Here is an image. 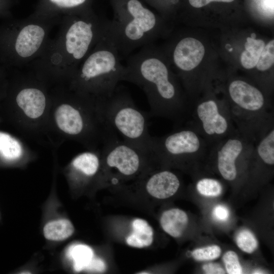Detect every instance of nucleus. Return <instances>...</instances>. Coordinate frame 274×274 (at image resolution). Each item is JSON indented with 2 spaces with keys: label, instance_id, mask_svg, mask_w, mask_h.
<instances>
[{
  "label": "nucleus",
  "instance_id": "obj_1",
  "mask_svg": "<svg viewBox=\"0 0 274 274\" xmlns=\"http://www.w3.org/2000/svg\"><path fill=\"white\" fill-rule=\"evenodd\" d=\"M123 81L140 87L146 93L150 116L182 123L189 115L190 106L163 58L152 44L129 56Z\"/></svg>",
  "mask_w": 274,
  "mask_h": 274
},
{
  "label": "nucleus",
  "instance_id": "obj_2",
  "mask_svg": "<svg viewBox=\"0 0 274 274\" xmlns=\"http://www.w3.org/2000/svg\"><path fill=\"white\" fill-rule=\"evenodd\" d=\"M49 130L88 150L100 149L118 136L106 121L99 99L68 88L51 94Z\"/></svg>",
  "mask_w": 274,
  "mask_h": 274
},
{
  "label": "nucleus",
  "instance_id": "obj_3",
  "mask_svg": "<svg viewBox=\"0 0 274 274\" xmlns=\"http://www.w3.org/2000/svg\"><path fill=\"white\" fill-rule=\"evenodd\" d=\"M108 21L90 16L71 18L49 52V64L42 76L68 83L78 67L107 28Z\"/></svg>",
  "mask_w": 274,
  "mask_h": 274
},
{
  "label": "nucleus",
  "instance_id": "obj_4",
  "mask_svg": "<svg viewBox=\"0 0 274 274\" xmlns=\"http://www.w3.org/2000/svg\"><path fill=\"white\" fill-rule=\"evenodd\" d=\"M107 30L84 59L68 83L70 89L95 98L111 96L123 81L125 65Z\"/></svg>",
  "mask_w": 274,
  "mask_h": 274
},
{
  "label": "nucleus",
  "instance_id": "obj_5",
  "mask_svg": "<svg viewBox=\"0 0 274 274\" xmlns=\"http://www.w3.org/2000/svg\"><path fill=\"white\" fill-rule=\"evenodd\" d=\"M116 4V14L108 21V31L122 57L152 44L158 34L159 22L155 14L139 0H122Z\"/></svg>",
  "mask_w": 274,
  "mask_h": 274
},
{
  "label": "nucleus",
  "instance_id": "obj_6",
  "mask_svg": "<svg viewBox=\"0 0 274 274\" xmlns=\"http://www.w3.org/2000/svg\"><path fill=\"white\" fill-rule=\"evenodd\" d=\"M106 121L122 140L151 154L149 113L139 109L129 93L117 87L112 95L99 99Z\"/></svg>",
  "mask_w": 274,
  "mask_h": 274
},
{
  "label": "nucleus",
  "instance_id": "obj_7",
  "mask_svg": "<svg viewBox=\"0 0 274 274\" xmlns=\"http://www.w3.org/2000/svg\"><path fill=\"white\" fill-rule=\"evenodd\" d=\"M229 100L226 103L235 126L253 138L273 121L272 109L257 87L242 80L231 81L228 87Z\"/></svg>",
  "mask_w": 274,
  "mask_h": 274
},
{
  "label": "nucleus",
  "instance_id": "obj_8",
  "mask_svg": "<svg viewBox=\"0 0 274 274\" xmlns=\"http://www.w3.org/2000/svg\"><path fill=\"white\" fill-rule=\"evenodd\" d=\"M45 79L25 81L14 97L17 117L22 130L38 135L49 133V114L51 94L44 85Z\"/></svg>",
  "mask_w": 274,
  "mask_h": 274
},
{
  "label": "nucleus",
  "instance_id": "obj_9",
  "mask_svg": "<svg viewBox=\"0 0 274 274\" xmlns=\"http://www.w3.org/2000/svg\"><path fill=\"white\" fill-rule=\"evenodd\" d=\"M189 123L211 147L232 134L236 128L226 102L210 98L192 106Z\"/></svg>",
  "mask_w": 274,
  "mask_h": 274
},
{
  "label": "nucleus",
  "instance_id": "obj_10",
  "mask_svg": "<svg viewBox=\"0 0 274 274\" xmlns=\"http://www.w3.org/2000/svg\"><path fill=\"white\" fill-rule=\"evenodd\" d=\"M211 147L190 125L160 137L152 136L153 157L179 162L195 158L209 152Z\"/></svg>",
  "mask_w": 274,
  "mask_h": 274
},
{
  "label": "nucleus",
  "instance_id": "obj_11",
  "mask_svg": "<svg viewBox=\"0 0 274 274\" xmlns=\"http://www.w3.org/2000/svg\"><path fill=\"white\" fill-rule=\"evenodd\" d=\"M254 140L237 129L234 133L211 146L210 155L214 156L217 169L224 180L233 181L236 179L237 162L251 155Z\"/></svg>",
  "mask_w": 274,
  "mask_h": 274
},
{
  "label": "nucleus",
  "instance_id": "obj_12",
  "mask_svg": "<svg viewBox=\"0 0 274 274\" xmlns=\"http://www.w3.org/2000/svg\"><path fill=\"white\" fill-rule=\"evenodd\" d=\"M101 161L107 172L115 170L119 176L129 177L136 174L144 161L152 156L118 136L106 142L100 148Z\"/></svg>",
  "mask_w": 274,
  "mask_h": 274
},
{
  "label": "nucleus",
  "instance_id": "obj_13",
  "mask_svg": "<svg viewBox=\"0 0 274 274\" xmlns=\"http://www.w3.org/2000/svg\"><path fill=\"white\" fill-rule=\"evenodd\" d=\"M47 37V29L43 23L29 22L22 25L13 42V50L22 60L31 59L43 49Z\"/></svg>",
  "mask_w": 274,
  "mask_h": 274
},
{
  "label": "nucleus",
  "instance_id": "obj_14",
  "mask_svg": "<svg viewBox=\"0 0 274 274\" xmlns=\"http://www.w3.org/2000/svg\"><path fill=\"white\" fill-rule=\"evenodd\" d=\"M204 54V48L200 41L193 38H184L175 46L173 60L179 70L188 72L200 63Z\"/></svg>",
  "mask_w": 274,
  "mask_h": 274
},
{
  "label": "nucleus",
  "instance_id": "obj_15",
  "mask_svg": "<svg viewBox=\"0 0 274 274\" xmlns=\"http://www.w3.org/2000/svg\"><path fill=\"white\" fill-rule=\"evenodd\" d=\"M180 186L177 176L169 170H164L152 175L147 180L145 187L151 196L165 199L174 195Z\"/></svg>",
  "mask_w": 274,
  "mask_h": 274
},
{
  "label": "nucleus",
  "instance_id": "obj_16",
  "mask_svg": "<svg viewBox=\"0 0 274 274\" xmlns=\"http://www.w3.org/2000/svg\"><path fill=\"white\" fill-rule=\"evenodd\" d=\"M101 164L100 149L88 150L76 155L69 165L70 174L76 179H89L97 175Z\"/></svg>",
  "mask_w": 274,
  "mask_h": 274
},
{
  "label": "nucleus",
  "instance_id": "obj_17",
  "mask_svg": "<svg viewBox=\"0 0 274 274\" xmlns=\"http://www.w3.org/2000/svg\"><path fill=\"white\" fill-rule=\"evenodd\" d=\"M22 142L11 134L0 131V159L8 163H15L31 155Z\"/></svg>",
  "mask_w": 274,
  "mask_h": 274
},
{
  "label": "nucleus",
  "instance_id": "obj_18",
  "mask_svg": "<svg viewBox=\"0 0 274 274\" xmlns=\"http://www.w3.org/2000/svg\"><path fill=\"white\" fill-rule=\"evenodd\" d=\"M188 222L186 213L179 209L165 211L160 218V225L163 230L174 237H179L182 235Z\"/></svg>",
  "mask_w": 274,
  "mask_h": 274
},
{
  "label": "nucleus",
  "instance_id": "obj_19",
  "mask_svg": "<svg viewBox=\"0 0 274 274\" xmlns=\"http://www.w3.org/2000/svg\"><path fill=\"white\" fill-rule=\"evenodd\" d=\"M132 232L126 238L127 244L133 247L144 248L150 246L153 241V230L148 223L136 219L132 223Z\"/></svg>",
  "mask_w": 274,
  "mask_h": 274
},
{
  "label": "nucleus",
  "instance_id": "obj_20",
  "mask_svg": "<svg viewBox=\"0 0 274 274\" xmlns=\"http://www.w3.org/2000/svg\"><path fill=\"white\" fill-rule=\"evenodd\" d=\"M74 232L72 223L67 219H59L47 223L43 229L45 237L54 241H62L71 236Z\"/></svg>",
  "mask_w": 274,
  "mask_h": 274
},
{
  "label": "nucleus",
  "instance_id": "obj_21",
  "mask_svg": "<svg viewBox=\"0 0 274 274\" xmlns=\"http://www.w3.org/2000/svg\"><path fill=\"white\" fill-rule=\"evenodd\" d=\"M265 46L262 40L248 37L245 44V50L242 52L241 56L243 66L248 70L256 67Z\"/></svg>",
  "mask_w": 274,
  "mask_h": 274
},
{
  "label": "nucleus",
  "instance_id": "obj_22",
  "mask_svg": "<svg viewBox=\"0 0 274 274\" xmlns=\"http://www.w3.org/2000/svg\"><path fill=\"white\" fill-rule=\"evenodd\" d=\"M67 256L73 260L74 270L78 272L86 268L93 258V252L87 245H73L68 248Z\"/></svg>",
  "mask_w": 274,
  "mask_h": 274
},
{
  "label": "nucleus",
  "instance_id": "obj_23",
  "mask_svg": "<svg viewBox=\"0 0 274 274\" xmlns=\"http://www.w3.org/2000/svg\"><path fill=\"white\" fill-rule=\"evenodd\" d=\"M196 189L201 195L206 196H217L222 191V186L220 182L212 178H202L196 184Z\"/></svg>",
  "mask_w": 274,
  "mask_h": 274
},
{
  "label": "nucleus",
  "instance_id": "obj_24",
  "mask_svg": "<svg viewBox=\"0 0 274 274\" xmlns=\"http://www.w3.org/2000/svg\"><path fill=\"white\" fill-rule=\"evenodd\" d=\"M238 247L247 253H252L258 247V242L255 235L250 230L243 229L240 231L236 237Z\"/></svg>",
  "mask_w": 274,
  "mask_h": 274
},
{
  "label": "nucleus",
  "instance_id": "obj_25",
  "mask_svg": "<svg viewBox=\"0 0 274 274\" xmlns=\"http://www.w3.org/2000/svg\"><path fill=\"white\" fill-rule=\"evenodd\" d=\"M274 63V40H272L265 46L261 53L256 65L260 71H265L270 68Z\"/></svg>",
  "mask_w": 274,
  "mask_h": 274
},
{
  "label": "nucleus",
  "instance_id": "obj_26",
  "mask_svg": "<svg viewBox=\"0 0 274 274\" xmlns=\"http://www.w3.org/2000/svg\"><path fill=\"white\" fill-rule=\"evenodd\" d=\"M221 250L217 245L209 246L206 247L197 248L192 252L193 257L198 261H209L219 257Z\"/></svg>",
  "mask_w": 274,
  "mask_h": 274
},
{
  "label": "nucleus",
  "instance_id": "obj_27",
  "mask_svg": "<svg viewBox=\"0 0 274 274\" xmlns=\"http://www.w3.org/2000/svg\"><path fill=\"white\" fill-rule=\"evenodd\" d=\"M227 272L229 274L243 273L242 267L239 262L238 256L233 251L226 252L223 256Z\"/></svg>",
  "mask_w": 274,
  "mask_h": 274
},
{
  "label": "nucleus",
  "instance_id": "obj_28",
  "mask_svg": "<svg viewBox=\"0 0 274 274\" xmlns=\"http://www.w3.org/2000/svg\"><path fill=\"white\" fill-rule=\"evenodd\" d=\"M55 6L63 9H74L82 6L87 0H49Z\"/></svg>",
  "mask_w": 274,
  "mask_h": 274
},
{
  "label": "nucleus",
  "instance_id": "obj_29",
  "mask_svg": "<svg viewBox=\"0 0 274 274\" xmlns=\"http://www.w3.org/2000/svg\"><path fill=\"white\" fill-rule=\"evenodd\" d=\"M213 214L216 219L221 221H225L228 219L229 212L226 207L219 204L214 208Z\"/></svg>",
  "mask_w": 274,
  "mask_h": 274
},
{
  "label": "nucleus",
  "instance_id": "obj_30",
  "mask_svg": "<svg viewBox=\"0 0 274 274\" xmlns=\"http://www.w3.org/2000/svg\"><path fill=\"white\" fill-rule=\"evenodd\" d=\"M202 269L207 274H223L225 270L222 267L217 263H209L202 266Z\"/></svg>",
  "mask_w": 274,
  "mask_h": 274
},
{
  "label": "nucleus",
  "instance_id": "obj_31",
  "mask_svg": "<svg viewBox=\"0 0 274 274\" xmlns=\"http://www.w3.org/2000/svg\"><path fill=\"white\" fill-rule=\"evenodd\" d=\"M105 269L106 265L104 262L99 258L93 257L85 269L92 271L102 272Z\"/></svg>",
  "mask_w": 274,
  "mask_h": 274
},
{
  "label": "nucleus",
  "instance_id": "obj_32",
  "mask_svg": "<svg viewBox=\"0 0 274 274\" xmlns=\"http://www.w3.org/2000/svg\"><path fill=\"white\" fill-rule=\"evenodd\" d=\"M234 0H189L191 6L195 8H201L205 6L212 2H221L230 3Z\"/></svg>",
  "mask_w": 274,
  "mask_h": 274
},
{
  "label": "nucleus",
  "instance_id": "obj_33",
  "mask_svg": "<svg viewBox=\"0 0 274 274\" xmlns=\"http://www.w3.org/2000/svg\"><path fill=\"white\" fill-rule=\"evenodd\" d=\"M265 6L269 8L270 10H272L273 11V0H265L264 3Z\"/></svg>",
  "mask_w": 274,
  "mask_h": 274
},
{
  "label": "nucleus",
  "instance_id": "obj_34",
  "mask_svg": "<svg viewBox=\"0 0 274 274\" xmlns=\"http://www.w3.org/2000/svg\"><path fill=\"white\" fill-rule=\"evenodd\" d=\"M254 273H263V271H261L260 270H255L253 272Z\"/></svg>",
  "mask_w": 274,
  "mask_h": 274
},
{
  "label": "nucleus",
  "instance_id": "obj_35",
  "mask_svg": "<svg viewBox=\"0 0 274 274\" xmlns=\"http://www.w3.org/2000/svg\"><path fill=\"white\" fill-rule=\"evenodd\" d=\"M256 35L255 33H251V38H253V39H255L256 38Z\"/></svg>",
  "mask_w": 274,
  "mask_h": 274
},
{
  "label": "nucleus",
  "instance_id": "obj_36",
  "mask_svg": "<svg viewBox=\"0 0 274 274\" xmlns=\"http://www.w3.org/2000/svg\"><path fill=\"white\" fill-rule=\"evenodd\" d=\"M228 50H229V51H231L232 50V48H230Z\"/></svg>",
  "mask_w": 274,
  "mask_h": 274
}]
</instances>
